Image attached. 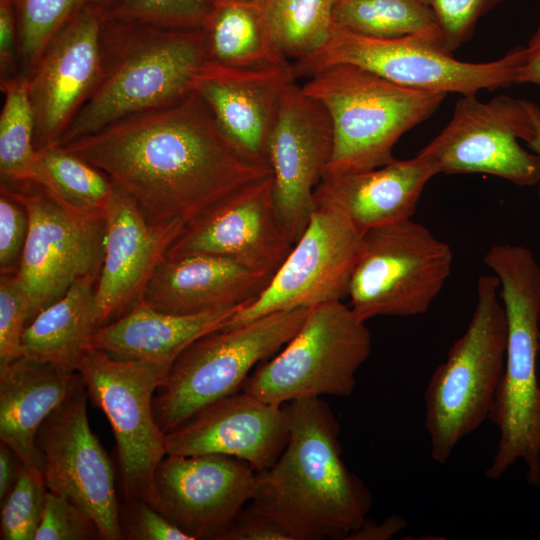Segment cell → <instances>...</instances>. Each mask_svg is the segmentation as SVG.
Masks as SVG:
<instances>
[{
	"label": "cell",
	"instance_id": "cb8c5ba5",
	"mask_svg": "<svg viewBox=\"0 0 540 540\" xmlns=\"http://www.w3.org/2000/svg\"><path fill=\"white\" fill-rule=\"evenodd\" d=\"M436 175L418 154L363 172L325 176L315 205L341 211L361 231L412 218L427 182Z\"/></svg>",
	"mask_w": 540,
	"mask_h": 540
},
{
	"label": "cell",
	"instance_id": "f546056e",
	"mask_svg": "<svg viewBox=\"0 0 540 540\" xmlns=\"http://www.w3.org/2000/svg\"><path fill=\"white\" fill-rule=\"evenodd\" d=\"M333 22L368 37L420 35L443 45L434 14L422 0H336Z\"/></svg>",
	"mask_w": 540,
	"mask_h": 540
},
{
	"label": "cell",
	"instance_id": "484cf974",
	"mask_svg": "<svg viewBox=\"0 0 540 540\" xmlns=\"http://www.w3.org/2000/svg\"><path fill=\"white\" fill-rule=\"evenodd\" d=\"M239 307L172 314L141 303L119 319L97 329L91 339V348L171 369L190 344L223 329Z\"/></svg>",
	"mask_w": 540,
	"mask_h": 540
},
{
	"label": "cell",
	"instance_id": "60d3db41",
	"mask_svg": "<svg viewBox=\"0 0 540 540\" xmlns=\"http://www.w3.org/2000/svg\"><path fill=\"white\" fill-rule=\"evenodd\" d=\"M219 540H292V538L279 523L248 503Z\"/></svg>",
	"mask_w": 540,
	"mask_h": 540
},
{
	"label": "cell",
	"instance_id": "5b68a950",
	"mask_svg": "<svg viewBox=\"0 0 540 540\" xmlns=\"http://www.w3.org/2000/svg\"><path fill=\"white\" fill-rule=\"evenodd\" d=\"M495 275H481L465 332L428 381L424 425L431 458L445 463L460 441L490 418L502 380L507 319Z\"/></svg>",
	"mask_w": 540,
	"mask_h": 540
},
{
	"label": "cell",
	"instance_id": "ee69618b",
	"mask_svg": "<svg viewBox=\"0 0 540 540\" xmlns=\"http://www.w3.org/2000/svg\"><path fill=\"white\" fill-rule=\"evenodd\" d=\"M514 84H534L540 87V25L525 47L524 62L515 76Z\"/></svg>",
	"mask_w": 540,
	"mask_h": 540
},
{
	"label": "cell",
	"instance_id": "83f0119b",
	"mask_svg": "<svg viewBox=\"0 0 540 540\" xmlns=\"http://www.w3.org/2000/svg\"><path fill=\"white\" fill-rule=\"evenodd\" d=\"M204 33L206 60L236 67L290 64L259 1H213Z\"/></svg>",
	"mask_w": 540,
	"mask_h": 540
},
{
	"label": "cell",
	"instance_id": "9c48e42d",
	"mask_svg": "<svg viewBox=\"0 0 540 540\" xmlns=\"http://www.w3.org/2000/svg\"><path fill=\"white\" fill-rule=\"evenodd\" d=\"M371 348L366 322L350 306L342 300L323 303L310 308L296 335L241 390L278 405L306 396L347 397Z\"/></svg>",
	"mask_w": 540,
	"mask_h": 540
},
{
	"label": "cell",
	"instance_id": "1f68e13d",
	"mask_svg": "<svg viewBox=\"0 0 540 540\" xmlns=\"http://www.w3.org/2000/svg\"><path fill=\"white\" fill-rule=\"evenodd\" d=\"M336 0H260L266 24L287 58L300 60L319 48L333 26Z\"/></svg>",
	"mask_w": 540,
	"mask_h": 540
},
{
	"label": "cell",
	"instance_id": "277c9868",
	"mask_svg": "<svg viewBox=\"0 0 540 540\" xmlns=\"http://www.w3.org/2000/svg\"><path fill=\"white\" fill-rule=\"evenodd\" d=\"M497 276L507 319L505 366L490 420L499 442L485 471L500 479L518 459L526 466V481L540 486V385L537 354L540 334V264L520 245L497 244L484 257Z\"/></svg>",
	"mask_w": 540,
	"mask_h": 540
},
{
	"label": "cell",
	"instance_id": "836d02e7",
	"mask_svg": "<svg viewBox=\"0 0 540 540\" xmlns=\"http://www.w3.org/2000/svg\"><path fill=\"white\" fill-rule=\"evenodd\" d=\"M48 487L44 472L25 467L1 504L0 538L34 540L41 523Z\"/></svg>",
	"mask_w": 540,
	"mask_h": 540
},
{
	"label": "cell",
	"instance_id": "ab89813d",
	"mask_svg": "<svg viewBox=\"0 0 540 540\" xmlns=\"http://www.w3.org/2000/svg\"><path fill=\"white\" fill-rule=\"evenodd\" d=\"M25 207L1 186L0 196V270L1 275L15 274L28 234Z\"/></svg>",
	"mask_w": 540,
	"mask_h": 540
},
{
	"label": "cell",
	"instance_id": "7dc6e473",
	"mask_svg": "<svg viewBox=\"0 0 540 540\" xmlns=\"http://www.w3.org/2000/svg\"><path fill=\"white\" fill-rule=\"evenodd\" d=\"M213 1H224V0H211ZM233 1H259V0H233Z\"/></svg>",
	"mask_w": 540,
	"mask_h": 540
},
{
	"label": "cell",
	"instance_id": "f1b7e54d",
	"mask_svg": "<svg viewBox=\"0 0 540 540\" xmlns=\"http://www.w3.org/2000/svg\"><path fill=\"white\" fill-rule=\"evenodd\" d=\"M30 182L82 213H106L114 191L103 172L62 147L38 151Z\"/></svg>",
	"mask_w": 540,
	"mask_h": 540
},
{
	"label": "cell",
	"instance_id": "52a82bcc",
	"mask_svg": "<svg viewBox=\"0 0 540 540\" xmlns=\"http://www.w3.org/2000/svg\"><path fill=\"white\" fill-rule=\"evenodd\" d=\"M524 57L525 47L517 46L497 60L471 63L425 36L374 38L333 26L328 39L297 60L293 71L296 79L310 78L332 65L353 64L407 88L470 96L514 84Z\"/></svg>",
	"mask_w": 540,
	"mask_h": 540
},
{
	"label": "cell",
	"instance_id": "6da1fadb",
	"mask_svg": "<svg viewBox=\"0 0 540 540\" xmlns=\"http://www.w3.org/2000/svg\"><path fill=\"white\" fill-rule=\"evenodd\" d=\"M131 197L154 225L185 226L245 185L271 174L226 139L193 90L62 146Z\"/></svg>",
	"mask_w": 540,
	"mask_h": 540
},
{
	"label": "cell",
	"instance_id": "2e32d148",
	"mask_svg": "<svg viewBox=\"0 0 540 540\" xmlns=\"http://www.w3.org/2000/svg\"><path fill=\"white\" fill-rule=\"evenodd\" d=\"M256 475L232 456L167 454L145 501L193 540H219L253 498Z\"/></svg>",
	"mask_w": 540,
	"mask_h": 540
},
{
	"label": "cell",
	"instance_id": "d6986e66",
	"mask_svg": "<svg viewBox=\"0 0 540 540\" xmlns=\"http://www.w3.org/2000/svg\"><path fill=\"white\" fill-rule=\"evenodd\" d=\"M104 19V11L96 6L78 11L50 40L28 76L37 151L59 145L95 89Z\"/></svg>",
	"mask_w": 540,
	"mask_h": 540
},
{
	"label": "cell",
	"instance_id": "8992f818",
	"mask_svg": "<svg viewBox=\"0 0 540 540\" xmlns=\"http://www.w3.org/2000/svg\"><path fill=\"white\" fill-rule=\"evenodd\" d=\"M302 89L326 108L332 122L334 145L325 176L392 162L399 138L429 118L447 95L407 88L353 64L329 66Z\"/></svg>",
	"mask_w": 540,
	"mask_h": 540
},
{
	"label": "cell",
	"instance_id": "d590c367",
	"mask_svg": "<svg viewBox=\"0 0 540 540\" xmlns=\"http://www.w3.org/2000/svg\"><path fill=\"white\" fill-rule=\"evenodd\" d=\"M30 300L16 273L0 279V371L23 356Z\"/></svg>",
	"mask_w": 540,
	"mask_h": 540
},
{
	"label": "cell",
	"instance_id": "7bdbcfd3",
	"mask_svg": "<svg viewBox=\"0 0 540 540\" xmlns=\"http://www.w3.org/2000/svg\"><path fill=\"white\" fill-rule=\"evenodd\" d=\"M405 525L404 519L396 515L389 516L381 523L367 518L346 540H387L401 531Z\"/></svg>",
	"mask_w": 540,
	"mask_h": 540
},
{
	"label": "cell",
	"instance_id": "f35d334b",
	"mask_svg": "<svg viewBox=\"0 0 540 540\" xmlns=\"http://www.w3.org/2000/svg\"><path fill=\"white\" fill-rule=\"evenodd\" d=\"M120 526L123 539L193 540L142 499L125 501V505H120Z\"/></svg>",
	"mask_w": 540,
	"mask_h": 540
},
{
	"label": "cell",
	"instance_id": "4fadbf2b",
	"mask_svg": "<svg viewBox=\"0 0 540 540\" xmlns=\"http://www.w3.org/2000/svg\"><path fill=\"white\" fill-rule=\"evenodd\" d=\"M532 136L527 100L499 95L481 102L462 95L448 124L418 155L436 175L483 173L534 186L540 182V159L518 142Z\"/></svg>",
	"mask_w": 540,
	"mask_h": 540
},
{
	"label": "cell",
	"instance_id": "4dcf8cb0",
	"mask_svg": "<svg viewBox=\"0 0 540 540\" xmlns=\"http://www.w3.org/2000/svg\"><path fill=\"white\" fill-rule=\"evenodd\" d=\"M0 89L5 96L0 115L1 182L11 185L28 183L38 158L28 80L19 76L0 85Z\"/></svg>",
	"mask_w": 540,
	"mask_h": 540
},
{
	"label": "cell",
	"instance_id": "3957f363",
	"mask_svg": "<svg viewBox=\"0 0 540 540\" xmlns=\"http://www.w3.org/2000/svg\"><path fill=\"white\" fill-rule=\"evenodd\" d=\"M95 89L58 146L119 119L181 100L206 60L202 29L104 19ZM57 147V146H56Z\"/></svg>",
	"mask_w": 540,
	"mask_h": 540
},
{
	"label": "cell",
	"instance_id": "b9f144b4",
	"mask_svg": "<svg viewBox=\"0 0 540 540\" xmlns=\"http://www.w3.org/2000/svg\"><path fill=\"white\" fill-rule=\"evenodd\" d=\"M19 76L23 75L17 8L11 0H0V85Z\"/></svg>",
	"mask_w": 540,
	"mask_h": 540
},
{
	"label": "cell",
	"instance_id": "681fc988",
	"mask_svg": "<svg viewBox=\"0 0 540 540\" xmlns=\"http://www.w3.org/2000/svg\"><path fill=\"white\" fill-rule=\"evenodd\" d=\"M539 348H540V334H539Z\"/></svg>",
	"mask_w": 540,
	"mask_h": 540
},
{
	"label": "cell",
	"instance_id": "9a60e30c",
	"mask_svg": "<svg viewBox=\"0 0 540 540\" xmlns=\"http://www.w3.org/2000/svg\"><path fill=\"white\" fill-rule=\"evenodd\" d=\"M88 392L81 382L45 419L37 444L48 490L63 495L98 525L103 540L123 539L111 461L91 431Z\"/></svg>",
	"mask_w": 540,
	"mask_h": 540
},
{
	"label": "cell",
	"instance_id": "74e56055",
	"mask_svg": "<svg viewBox=\"0 0 540 540\" xmlns=\"http://www.w3.org/2000/svg\"><path fill=\"white\" fill-rule=\"evenodd\" d=\"M502 0H422L433 12L450 53L471 39L479 18Z\"/></svg>",
	"mask_w": 540,
	"mask_h": 540
},
{
	"label": "cell",
	"instance_id": "ac0fdd59",
	"mask_svg": "<svg viewBox=\"0 0 540 540\" xmlns=\"http://www.w3.org/2000/svg\"><path fill=\"white\" fill-rule=\"evenodd\" d=\"M293 245L276 208L271 173L235 191L188 223L165 257L221 256L272 276Z\"/></svg>",
	"mask_w": 540,
	"mask_h": 540
},
{
	"label": "cell",
	"instance_id": "30bf717a",
	"mask_svg": "<svg viewBox=\"0 0 540 540\" xmlns=\"http://www.w3.org/2000/svg\"><path fill=\"white\" fill-rule=\"evenodd\" d=\"M452 263L450 246L412 218L369 229L349 282L350 307L364 322L424 314Z\"/></svg>",
	"mask_w": 540,
	"mask_h": 540
},
{
	"label": "cell",
	"instance_id": "ba28073f",
	"mask_svg": "<svg viewBox=\"0 0 540 540\" xmlns=\"http://www.w3.org/2000/svg\"><path fill=\"white\" fill-rule=\"evenodd\" d=\"M310 308L272 313L197 339L175 360L153 398L157 424L167 434L210 404L240 391L257 364L282 349Z\"/></svg>",
	"mask_w": 540,
	"mask_h": 540
},
{
	"label": "cell",
	"instance_id": "44dd1931",
	"mask_svg": "<svg viewBox=\"0 0 540 540\" xmlns=\"http://www.w3.org/2000/svg\"><path fill=\"white\" fill-rule=\"evenodd\" d=\"M182 223L154 225L114 185L106 209L104 259L96 285L98 329L142 303L145 289Z\"/></svg>",
	"mask_w": 540,
	"mask_h": 540
},
{
	"label": "cell",
	"instance_id": "8fae6325",
	"mask_svg": "<svg viewBox=\"0 0 540 540\" xmlns=\"http://www.w3.org/2000/svg\"><path fill=\"white\" fill-rule=\"evenodd\" d=\"M169 371L145 360H119L96 348H89L78 366L89 398L112 427L125 501L146 500L154 471L167 455L153 398Z\"/></svg>",
	"mask_w": 540,
	"mask_h": 540
},
{
	"label": "cell",
	"instance_id": "8d00e7d4",
	"mask_svg": "<svg viewBox=\"0 0 540 540\" xmlns=\"http://www.w3.org/2000/svg\"><path fill=\"white\" fill-rule=\"evenodd\" d=\"M102 539L97 523L63 495L48 490L34 540Z\"/></svg>",
	"mask_w": 540,
	"mask_h": 540
},
{
	"label": "cell",
	"instance_id": "e575fe53",
	"mask_svg": "<svg viewBox=\"0 0 540 540\" xmlns=\"http://www.w3.org/2000/svg\"><path fill=\"white\" fill-rule=\"evenodd\" d=\"M211 0H117L105 19L141 22L167 29H202Z\"/></svg>",
	"mask_w": 540,
	"mask_h": 540
},
{
	"label": "cell",
	"instance_id": "7a4b0ae2",
	"mask_svg": "<svg viewBox=\"0 0 540 540\" xmlns=\"http://www.w3.org/2000/svg\"><path fill=\"white\" fill-rule=\"evenodd\" d=\"M285 405L287 444L273 465L257 472L249 504L292 540H346L367 519L372 495L341 457L340 427L328 403L306 396Z\"/></svg>",
	"mask_w": 540,
	"mask_h": 540
},
{
	"label": "cell",
	"instance_id": "603a6c76",
	"mask_svg": "<svg viewBox=\"0 0 540 540\" xmlns=\"http://www.w3.org/2000/svg\"><path fill=\"white\" fill-rule=\"evenodd\" d=\"M271 277L221 256L164 257L147 284L142 303L172 314L243 306L266 288Z\"/></svg>",
	"mask_w": 540,
	"mask_h": 540
},
{
	"label": "cell",
	"instance_id": "4316f807",
	"mask_svg": "<svg viewBox=\"0 0 540 540\" xmlns=\"http://www.w3.org/2000/svg\"><path fill=\"white\" fill-rule=\"evenodd\" d=\"M98 278L99 275H90L80 279L36 315L23 333V356L77 372L98 329Z\"/></svg>",
	"mask_w": 540,
	"mask_h": 540
},
{
	"label": "cell",
	"instance_id": "5bb4252c",
	"mask_svg": "<svg viewBox=\"0 0 540 540\" xmlns=\"http://www.w3.org/2000/svg\"><path fill=\"white\" fill-rule=\"evenodd\" d=\"M363 233L341 211L316 205L309 224L266 288L223 329L281 311L312 308L348 295Z\"/></svg>",
	"mask_w": 540,
	"mask_h": 540
},
{
	"label": "cell",
	"instance_id": "f6af8a7d",
	"mask_svg": "<svg viewBox=\"0 0 540 540\" xmlns=\"http://www.w3.org/2000/svg\"><path fill=\"white\" fill-rule=\"evenodd\" d=\"M24 464L6 444H0V502L1 504L8 497L17 483Z\"/></svg>",
	"mask_w": 540,
	"mask_h": 540
},
{
	"label": "cell",
	"instance_id": "d4e9b609",
	"mask_svg": "<svg viewBox=\"0 0 540 540\" xmlns=\"http://www.w3.org/2000/svg\"><path fill=\"white\" fill-rule=\"evenodd\" d=\"M81 382L78 372L25 356L0 371V440L25 467L44 472L38 430Z\"/></svg>",
	"mask_w": 540,
	"mask_h": 540
},
{
	"label": "cell",
	"instance_id": "7c38bea8",
	"mask_svg": "<svg viewBox=\"0 0 540 540\" xmlns=\"http://www.w3.org/2000/svg\"><path fill=\"white\" fill-rule=\"evenodd\" d=\"M28 214V234L16 276L30 300L28 324L80 279L99 275L106 213H82L28 182L6 184Z\"/></svg>",
	"mask_w": 540,
	"mask_h": 540
},
{
	"label": "cell",
	"instance_id": "7402d4cb",
	"mask_svg": "<svg viewBox=\"0 0 540 540\" xmlns=\"http://www.w3.org/2000/svg\"><path fill=\"white\" fill-rule=\"evenodd\" d=\"M290 432L286 405L240 390L202 409L165 436L168 455L222 454L261 472L278 459Z\"/></svg>",
	"mask_w": 540,
	"mask_h": 540
},
{
	"label": "cell",
	"instance_id": "c3c4849f",
	"mask_svg": "<svg viewBox=\"0 0 540 540\" xmlns=\"http://www.w3.org/2000/svg\"><path fill=\"white\" fill-rule=\"evenodd\" d=\"M11 1L16 5V8H17V6H18V4H19V2H20L21 0H11Z\"/></svg>",
	"mask_w": 540,
	"mask_h": 540
},
{
	"label": "cell",
	"instance_id": "e0dca14e",
	"mask_svg": "<svg viewBox=\"0 0 540 540\" xmlns=\"http://www.w3.org/2000/svg\"><path fill=\"white\" fill-rule=\"evenodd\" d=\"M333 145L326 108L292 84L282 97L267 156L276 208L293 243L307 228L316 208L314 192L325 176Z\"/></svg>",
	"mask_w": 540,
	"mask_h": 540
},
{
	"label": "cell",
	"instance_id": "bcb514c9",
	"mask_svg": "<svg viewBox=\"0 0 540 540\" xmlns=\"http://www.w3.org/2000/svg\"><path fill=\"white\" fill-rule=\"evenodd\" d=\"M527 107L533 123V136L527 145L540 159V108L529 100H527ZM538 197L540 201V182L538 183Z\"/></svg>",
	"mask_w": 540,
	"mask_h": 540
},
{
	"label": "cell",
	"instance_id": "ffe728a7",
	"mask_svg": "<svg viewBox=\"0 0 540 540\" xmlns=\"http://www.w3.org/2000/svg\"><path fill=\"white\" fill-rule=\"evenodd\" d=\"M295 80L292 64L236 67L205 60L193 89L230 144L252 163L269 166V138Z\"/></svg>",
	"mask_w": 540,
	"mask_h": 540
},
{
	"label": "cell",
	"instance_id": "d6a6232c",
	"mask_svg": "<svg viewBox=\"0 0 540 540\" xmlns=\"http://www.w3.org/2000/svg\"><path fill=\"white\" fill-rule=\"evenodd\" d=\"M117 0H21L17 6L21 73L28 78L60 28L87 6L105 14Z\"/></svg>",
	"mask_w": 540,
	"mask_h": 540
}]
</instances>
